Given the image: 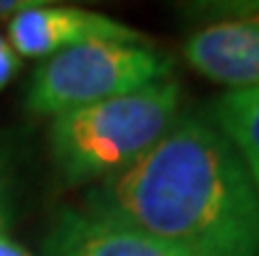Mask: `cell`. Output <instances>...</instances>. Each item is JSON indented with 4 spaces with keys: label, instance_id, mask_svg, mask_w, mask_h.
I'll return each mask as SVG.
<instances>
[{
    "label": "cell",
    "instance_id": "277c9868",
    "mask_svg": "<svg viewBox=\"0 0 259 256\" xmlns=\"http://www.w3.org/2000/svg\"><path fill=\"white\" fill-rule=\"evenodd\" d=\"M184 37L186 63L228 92L259 86V0H231L191 8Z\"/></svg>",
    "mask_w": 259,
    "mask_h": 256
},
{
    "label": "cell",
    "instance_id": "3957f363",
    "mask_svg": "<svg viewBox=\"0 0 259 256\" xmlns=\"http://www.w3.org/2000/svg\"><path fill=\"white\" fill-rule=\"evenodd\" d=\"M173 60L147 42H84L45 58L26 92L37 115H63L170 76Z\"/></svg>",
    "mask_w": 259,
    "mask_h": 256
},
{
    "label": "cell",
    "instance_id": "7a4b0ae2",
    "mask_svg": "<svg viewBox=\"0 0 259 256\" xmlns=\"http://www.w3.org/2000/svg\"><path fill=\"white\" fill-rule=\"evenodd\" d=\"M181 118V84L167 76L53 118L50 152L66 183L105 180L139 162Z\"/></svg>",
    "mask_w": 259,
    "mask_h": 256
},
{
    "label": "cell",
    "instance_id": "6da1fadb",
    "mask_svg": "<svg viewBox=\"0 0 259 256\" xmlns=\"http://www.w3.org/2000/svg\"><path fill=\"white\" fill-rule=\"evenodd\" d=\"M89 212L128 222L189 256H259V196L233 144L184 115L134 162L89 191Z\"/></svg>",
    "mask_w": 259,
    "mask_h": 256
},
{
    "label": "cell",
    "instance_id": "8992f818",
    "mask_svg": "<svg viewBox=\"0 0 259 256\" xmlns=\"http://www.w3.org/2000/svg\"><path fill=\"white\" fill-rule=\"evenodd\" d=\"M45 256H189L128 222L89 209L60 212L48 235Z\"/></svg>",
    "mask_w": 259,
    "mask_h": 256
},
{
    "label": "cell",
    "instance_id": "ba28073f",
    "mask_svg": "<svg viewBox=\"0 0 259 256\" xmlns=\"http://www.w3.org/2000/svg\"><path fill=\"white\" fill-rule=\"evenodd\" d=\"M16 71H19V55L13 53L8 39L0 34V89L8 86V81L16 76Z\"/></svg>",
    "mask_w": 259,
    "mask_h": 256
},
{
    "label": "cell",
    "instance_id": "30bf717a",
    "mask_svg": "<svg viewBox=\"0 0 259 256\" xmlns=\"http://www.w3.org/2000/svg\"><path fill=\"white\" fill-rule=\"evenodd\" d=\"M0 256H32V253L24 251L19 243H13L6 233H0Z\"/></svg>",
    "mask_w": 259,
    "mask_h": 256
},
{
    "label": "cell",
    "instance_id": "8fae6325",
    "mask_svg": "<svg viewBox=\"0 0 259 256\" xmlns=\"http://www.w3.org/2000/svg\"><path fill=\"white\" fill-rule=\"evenodd\" d=\"M26 6H32V0H0V19H11L13 13H19Z\"/></svg>",
    "mask_w": 259,
    "mask_h": 256
},
{
    "label": "cell",
    "instance_id": "9c48e42d",
    "mask_svg": "<svg viewBox=\"0 0 259 256\" xmlns=\"http://www.w3.org/2000/svg\"><path fill=\"white\" fill-rule=\"evenodd\" d=\"M8 222H11V188H8L3 160H0V233L8 228Z\"/></svg>",
    "mask_w": 259,
    "mask_h": 256
},
{
    "label": "cell",
    "instance_id": "5b68a950",
    "mask_svg": "<svg viewBox=\"0 0 259 256\" xmlns=\"http://www.w3.org/2000/svg\"><path fill=\"white\" fill-rule=\"evenodd\" d=\"M8 44L24 58H50L84 42H147L144 34L95 11L32 3L8 21Z\"/></svg>",
    "mask_w": 259,
    "mask_h": 256
},
{
    "label": "cell",
    "instance_id": "52a82bcc",
    "mask_svg": "<svg viewBox=\"0 0 259 256\" xmlns=\"http://www.w3.org/2000/svg\"><path fill=\"white\" fill-rule=\"evenodd\" d=\"M212 123L233 144L259 196V86L225 92L212 108Z\"/></svg>",
    "mask_w": 259,
    "mask_h": 256
}]
</instances>
